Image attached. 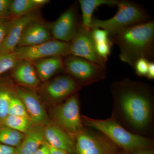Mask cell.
Instances as JSON below:
<instances>
[{"instance_id": "cell-13", "label": "cell", "mask_w": 154, "mask_h": 154, "mask_svg": "<svg viewBox=\"0 0 154 154\" xmlns=\"http://www.w3.org/2000/svg\"><path fill=\"white\" fill-rule=\"evenodd\" d=\"M39 19V16L36 12L15 18L0 47V53L14 52L25 28L30 23Z\"/></svg>"}, {"instance_id": "cell-15", "label": "cell", "mask_w": 154, "mask_h": 154, "mask_svg": "<svg viewBox=\"0 0 154 154\" xmlns=\"http://www.w3.org/2000/svg\"><path fill=\"white\" fill-rule=\"evenodd\" d=\"M50 28L39 20L27 26L19 40L17 47L33 46L52 39Z\"/></svg>"}, {"instance_id": "cell-28", "label": "cell", "mask_w": 154, "mask_h": 154, "mask_svg": "<svg viewBox=\"0 0 154 154\" xmlns=\"http://www.w3.org/2000/svg\"><path fill=\"white\" fill-rule=\"evenodd\" d=\"M91 34L94 43L105 42L111 40L107 31L99 28H91Z\"/></svg>"}, {"instance_id": "cell-36", "label": "cell", "mask_w": 154, "mask_h": 154, "mask_svg": "<svg viewBox=\"0 0 154 154\" xmlns=\"http://www.w3.org/2000/svg\"><path fill=\"white\" fill-rule=\"evenodd\" d=\"M126 153H127L126 152L124 151V152H121V153H118V152H116V153L115 154H126Z\"/></svg>"}, {"instance_id": "cell-34", "label": "cell", "mask_w": 154, "mask_h": 154, "mask_svg": "<svg viewBox=\"0 0 154 154\" xmlns=\"http://www.w3.org/2000/svg\"><path fill=\"white\" fill-rule=\"evenodd\" d=\"M146 77L151 79H154V63L153 61H150L149 63Z\"/></svg>"}, {"instance_id": "cell-7", "label": "cell", "mask_w": 154, "mask_h": 154, "mask_svg": "<svg viewBox=\"0 0 154 154\" xmlns=\"http://www.w3.org/2000/svg\"><path fill=\"white\" fill-rule=\"evenodd\" d=\"M70 42L51 39L41 44L30 46L17 47L14 52L19 60L33 62L54 56L69 55Z\"/></svg>"}, {"instance_id": "cell-19", "label": "cell", "mask_w": 154, "mask_h": 154, "mask_svg": "<svg viewBox=\"0 0 154 154\" xmlns=\"http://www.w3.org/2000/svg\"><path fill=\"white\" fill-rule=\"evenodd\" d=\"M118 2V0H80L79 3L82 13V22L81 25L86 30H91L92 16L94 11L102 5H116Z\"/></svg>"}, {"instance_id": "cell-22", "label": "cell", "mask_w": 154, "mask_h": 154, "mask_svg": "<svg viewBox=\"0 0 154 154\" xmlns=\"http://www.w3.org/2000/svg\"><path fill=\"white\" fill-rule=\"evenodd\" d=\"M25 134L0 124V143L17 148L21 143Z\"/></svg>"}, {"instance_id": "cell-3", "label": "cell", "mask_w": 154, "mask_h": 154, "mask_svg": "<svg viewBox=\"0 0 154 154\" xmlns=\"http://www.w3.org/2000/svg\"><path fill=\"white\" fill-rule=\"evenodd\" d=\"M81 116L84 125L98 131L127 153L152 146L151 139L131 132L112 117L96 119L85 116Z\"/></svg>"}, {"instance_id": "cell-8", "label": "cell", "mask_w": 154, "mask_h": 154, "mask_svg": "<svg viewBox=\"0 0 154 154\" xmlns=\"http://www.w3.org/2000/svg\"><path fill=\"white\" fill-rule=\"evenodd\" d=\"M117 146L102 134L85 128L75 137L77 154H115Z\"/></svg>"}, {"instance_id": "cell-20", "label": "cell", "mask_w": 154, "mask_h": 154, "mask_svg": "<svg viewBox=\"0 0 154 154\" xmlns=\"http://www.w3.org/2000/svg\"><path fill=\"white\" fill-rule=\"evenodd\" d=\"M43 0H14L11 7V17L17 18L36 12L44 6Z\"/></svg>"}, {"instance_id": "cell-16", "label": "cell", "mask_w": 154, "mask_h": 154, "mask_svg": "<svg viewBox=\"0 0 154 154\" xmlns=\"http://www.w3.org/2000/svg\"><path fill=\"white\" fill-rule=\"evenodd\" d=\"M12 70V76L20 86L35 88L39 85L40 80L31 62L19 60Z\"/></svg>"}, {"instance_id": "cell-6", "label": "cell", "mask_w": 154, "mask_h": 154, "mask_svg": "<svg viewBox=\"0 0 154 154\" xmlns=\"http://www.w3.org/2000/svg\"><path fill=\"white\" fill-rule=\"evenodd\" d=\"M63 70L81 87L102 81L107 75L106 68L71 55L64 59Z\"/></svg>"}, {"instance_id": "cell-18", "label": "cell", "mask_w": 154, "mask_h": 154, "mask_svg": "<svg viewBox=\"0 0 154 154\" xmlns=\"http://www.w3.org/2000/svg\"><path fill=\"white\" fill-rule=\"evenodd\" d=\"M45 127L34 126L25 134L19 146L16 148L17 154H33L45 142Z\"/></svg>"}, {"instance_id": "cell-11", "label": "cell", "mask_w": 154, "mask_h": 154, "mask_svg": "<svg viewBox=\"0 0 154 154\" xmlns=\"http://www.w3.org/2000/svg\"><path fill=\"white\" fill-rule=\"evenodd\" d=\"M81 88L69 76L62 75L46 83L42 92L51 101L59 102L76 93Z\"/></svg>"}, {"instance_id": "cell-31", "label": "cell", "mask_w": 154, "mask_h": 154, "mask_svg": "<svg viewBox=\"0 0 154 154\" xmlns=\"http://www.w3.org/2000/svg\"><path fill=\"white\" fill-rule=\"evenodd\" d=\"M0 154H17V149L14 147L0 143Z\"/></svg>"}, {"instance_id": "cell-21", "label": "cell", "mask_w": 154, "mask_h": 154, "mask_svg": "<svg viewBox=\"0 0 154 154\" xmlns=\"http://www.w3.org/2000/svg\"><path fill=\"white\" fill-rule=\"evenodd\" d=\"M15 93L14 88L8 81H0V124L8 115L10 101Z\"/></svg>"}, {"instance_id": "cell-2", "label": "cell", "mask_w": 154, "mask_h": 154, "mask_svg": "<svg viewBox=\"0 0 154 154\" xmlns=\"http://www.w3.org/2000/svg\"><path fill=\"white\" fill-rule=\"evenodd\" d=\"M117 45L122 61L134 68L141 58L152 61L154 57V22L149 20L130 26L110 36Z\"/></svg>"}, {"instance_id": "cell-17", "label": "cell", "mask_w": 154, "mask_h": 154, "mask_svg": "<svg viewBox=\"0 0 154 154\" xmlns=\"http://www.w3.org/2000/svg\"><path fill=\"white\" fill-rule=\"evenodd\" d=\"M63 57H52L32 62L40 81L47 82L56 74L64 70Z\"/></svg>"}, {"instance_id": "cell-32", "label": "cell", "mask_w": 154, "mask_h": 154, "mask_svg": "<svg viewBox=\"0 0 154 154\" xmlns=\"http://www.w3.org/2000/svg\"><path fill=\"white\" fill-rule=\"evenodd\" d=\"M130 154H154L153 149L151 147L145 148L136 150Z\"/></svg>"}, {"instance_id": "cell-5", "label": "cell", "mask_w": 154, "mask_h": 154, "mask_svg": "<svg viewBox=\"0 0 154 154\" xmlns=\"http://www.w3.org/2000/svg\"><path fill=\"white\" fill-rule=\"evenodd\" d=\"M50 113L54 122L75 139L77 135L85 129L77 93L51 108Z\"/></svg>"}, {"instance_id": "cell-12", "label": "cell", "mask_w": 154, "mask_h": 154, "mask_svg": "<svg viewBox=\"0 0 154 154\" xmlns=\"http://www.w3.org/2000/svg\"><path fill=\"white\" fill-rule=\"evenodd\" d=\"M77 11L75 6H71L50 26L51 36L56 40L70 42L78 30Z\"/></svg>"}, {"instance_id": "cell-33", "label": "cell", "mask_w": 154, "mask_h": 154, "mask_svg": "<svg viewBox=\"0 0 154 154\" xmlns=\"http://www.w3.org/2000/svg\"><path fill=\"white\" fill-rule=\"evenodd\" d=\"M33 154H50L47 142H45Z\"/></svg>"}, {"instance_id": "cell-30", "label": "cell", "mask_w": 154, "mask_h": 154, "mask_svg": "<svg viewBox=\"0 0 154 154\" xmlns=\"http://www.w3.org/2000/svg\"><path fill=\"white\" fill-rule=\"evenodd\" d=\"M12 1L0 0V18H11V7Z\"/></svg>"}, {"instance_id": "cell-24", "label": "cell", "mask_w": 154, "mask_h": 154, "mask_svg": "<svg viewBox=\"0 0 154 154\" xmlns=\"http://www.w3.org/2000/svg\"><path fill=\"white\" fill-rule=\"evenodd\" d=\"M29 118L25 105L16 93H14L10 101L8 115Z\"/></svg>"}, {"instance_id": "cell-25", "label": "cell", "mask_w": 154, "mask_h": 154, "mask_svg": "<svg viewBox=\"0 0 154 154\" xmlns=\"http://www.w3.org/2000/svg\"><path fill=\"white\" fill-rule=\"evenodd\" d=\"M15 53H0V76L15 67L19 61Z\"/></svg>"}, {"instance_id": "cell-26", "label": "cell", "mask_w": 154, "mask_h": 154, "mask_svg": "<svg viewBox=\"0 0 154 154\" xmlns=\"http://www.w3.org/2000/svg\"><path fill=\"white\" fill-rule=\"evenodd\" d=\"M94 43L96 52L102 59L105 62L107 61L108 56L110 54L113 42L110 40V41Z\"/></svg>"}, {"instance_id": "cell-14", "label": "cell", "mask_w": 154, "mask_h": 154, "mask_svg": "<svg viewBox=\"0 0 154 154\" xmlns=\"http://www.w3.org/2000/svg\"><path fill=\"white\" fill-rule=\"evenodd\" d=\"M45 141L54 147L63 150L68 154L76 153L75 139L54 122L44 127Z\"/></svg>"}, {"instance_id": "cell-9", "label": "cell", "mask_w": 154, "mask_h": 154, "mask_svg": "<svg viewBox=\"0 0 154 154\" xmlns=\"http://www.w3.org/2000/svg\"><path fill=\"white\" fill-rule=\"evenodd\" d=\"M70 43L69 55L82 58L106 68V62L96 52L91 30H86L80 25Z\"/></svg>"}, {"instance_id": "cell-23", "label": "cell", "mask_w": 154, "mask_h": 154, "mask_svg": "<svg viewBox=\"0 0 154 154\" xmlns=\"http://www.w3.org/2000/svg\"><path fill=\"white\" fill-rule=\"evenodd\" d=\"M1 124L24 134L30 131L34 127L30 119L11 115H8Z\"/></svg>"}, {"instance_id": "cell-29", "label": "cell", "mask_w": 154, "mask_h": 154, "mask_svg": "<svg viewBox=\"0 0 154 154\" xmlns=\"http://www.w3.org/2000/svg\"><path fill=\"white\" fill-rule=\"evenodd\" d=\"M150 61L144 58H141L136 62L134 66L137 74L140 76H146Z\"/></svg>"}, {"instance_id": "cell-27", "label": "cell", "mask_w": 154, "mask_h": 154, "mask_svg": "<svg viewBox=\"0 0 154 154\" xmlns=\"http://www.w3.org/2000/svg\"><path fill=\"white\" fill-rule=\"evenodd\" d=\"M14 18H0V47L8 35Z\"/></svg>"}, {"instance_id": "cell-35", "label": "cell", "mask_w": 154, "mask_h": 154, "mask_svg": "<svg viewBox=\"0 0 154 154\" xmlns=\"http://www.w3.org/2000/svg\"><path fill=\"white\" fill-rule=\"evenodd\" d=\"M48 145L49 147L50 154H68L63 150L54 147L50 145L48 143Z\"/></svg>"}, {"instance_id": "cell-10", "label": "cell", "mask_w": 154, "mask_h": 154, "mask_svg": "<svg viewBox=\"0 0 154 154\" xmlns=\"http://www.w3.org/2000/svg\"><path fill=\"white\" fill-rule=\"evenodd\" d=\"M14 90L25 105L33 126L45 127L49 123L47 112L37 94L20 86L14 87Z\"/></svg>"}, {"instance_id": "cell-4", "label": "cell", "mask_w": 154, "mask_h": 154, "mask_svg": "<svg viewBox=\"0 0 154 154\" xmlns=\"http://www.w3.org/2000/svg\"><path fill=\"white\" fill-rule=\"evenodd\" d=\"M116 14L110 19L100 20L93 18L91 28H101L106 30L110 36L120 30L149 21L148 14L142 7L129 1H118Z\"/></svg>"}, {"instance_id": "cell-1", "label": "cell", "mask_w": 154, "mask_h": 154, "mask_svg": "<svg viewBox=\"0 0 154 154\" xmlns=\"http://www.w3.org/2000/svg\"><path fill=\"white\" fill-rule=\"evenodd\" d=\"M111 92L114 102L112 118L135 134L147 132L153 115L152 87L125 78L113 83Z\"/></svg>"}]
</instances>
